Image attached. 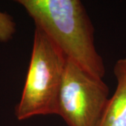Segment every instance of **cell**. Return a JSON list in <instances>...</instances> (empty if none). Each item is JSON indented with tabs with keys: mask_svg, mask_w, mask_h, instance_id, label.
<instances>
[{
	"mask_svg": "<svg viewBox=\"0 0 126 126\" xmlns=\"http://www.w3.org/2000/svg\"><path fill=\"white\" fill-rule=\"evenodd\" d=\"M109 90L102 79L67 58L57 115L68 126H100Z\"/></svg>",
	"mask_w": 126,
	"mask_h": 126,
	"instance_id": "3",
	"label": "cell"
},
{
	"mask_svg": "<svg viewBox=\"0 0 126 126\" xmlns=\"http://www.w3.org/2000/svg\"><path fill=\"white\" fill-rule=\"evenodd\" d=\"M113 73L116 88L109 99L100 126H126V58L117 60Z\"/></svg>",
	"mask_w": 126,
	"mask_h": 126,
	"instance_id": "4",
	"label": "cell"
},
{
	"mask_svg": "<svg viewBox=\"0 0 126 126\" xmlns=\"http://www.w3.org/2000/svg\"><path fill=\"white\" fill-rule=\"evenodd\" d=\"M40 28L66 56L86 72L103 79L106 69L96 50L94 29L79 0H18Z\"/></svg>",
	"mask_w": 126,
	"mask_h": 126,
	"instance_id": "1",
	"label": "cell"
},
{
	"mask_svg": "<svg viewBox=\"0 0 126 126\" xmlns=\"http://www.w3.org/2000/svg\"><path fill=\"white\" fill-rule=\"evenodd\" d=\"M16 27L13 18L0 11V42L6 43L11 40L16 31Z\"/></svg>",
	"mask_w": 126,
	"mask_h": 126,
	"instance_id": "5",
	"label": "cell"
},
{
	"mask_svg": "<svg viewBox=\"0 0 126 126\" xmlns=\"http://www.w3.org/2000/svg\"><path fill=\"white\" fill-rule=\"evenodd\" d=\"M67 58L44 32L35 27L31 58L16 117L57 115Z\"/></svg>",
	"mask_w": 126,
	"mask_h": 126,
	"instance_id": "2",
	"label": "cell"
}]
</instances>
